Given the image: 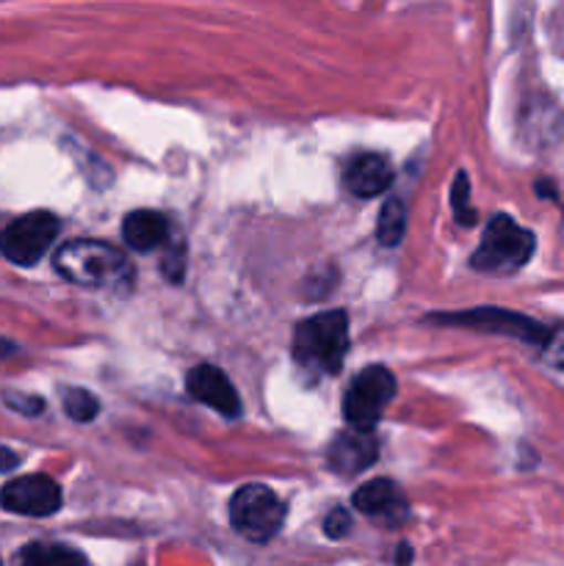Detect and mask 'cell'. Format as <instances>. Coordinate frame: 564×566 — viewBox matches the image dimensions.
Listing matches in <instances>:
<instances>
[{
  "mask_svg": "<svg viewBox=\"0 0 564 566\" xmlns=\"http://www.w3.org/2000/svg\"><path fill=\"white\" fill-rule=\"evenodd\" d=\"M348 352V315L326 310L302 321L293 332V359L310 374H337Z\"/></svg>",
  "mask_w": 564,
  "mask_h": 566,
  "instance_id": "1",
  "label": "cell"
},
{
  "mask_svg": "<svg viewBox=\"0 0 564 566\" xmlns=\"http://www.w3.org/2000/svg\"><path fill=\"white\" fill-rule=\"evenodd\" d=\"M55 271L72 285L105 287L130 274L125 254L103 241H70L55 252Z\"/></svg>",
  "mask_w": 564,
  "mask_h": 566,
  "instance_id": "2",
  "label": "cell"
},
{
  "mask_svg": "<svg viewBox=\"0 0 564 566\" xmlns=\"http://www.w3.org/2000/svg\"><path fill=\"white\" fill-rule=\"evenodd\" d=\"M534 254V235L514 224L509 216H492L484 230V241L470 258V265L481 274L503 276L523 269Z\"/></svg>",
  "mask_w": 564,
  "mask_h": 566,
  "instance_id": "3",
  "label": "cell"
},
{
  "mask_svg": "<svg viewBox=\"0 0 564 566\" xmlns=\"http://www.w3.org/2000/svg\"><path fill=\"white\" fill-rule=\"evenodd\" d=\"M230 523L243 539L269 542L285 523V503L263 484H247L232 495Z\"/></svg>",
  "mask_w": 564,
  "mask_h": 566,
  "instance_id": "4",
  "label": "cell"
},
{
  "mask_svg": "<svg viewBox=\"0 0 564 566\" xmlns=\"http://www.w3.org/2000/svg\"><path fill=\"white\" fill-rule=\"evenodd\" d=\"M396 376L385 365L363 368L354 376L343 398V418L354 431H370L396 396Z\"/></svg>",
  "mask_w": 564,
  "mask_h": 566,
  "instance_id": "5",
  "label": "cell"
},
{
  "mask_svg": "<svg viewBox=\"0 0 564 566\" xmlns=\"http://www.w3.org/2000/svg\"><path fill=\"white\" fill-rule=\"evenodd\" d=\"M59 230L61 221L53 213H48V210H33V213L20 216L6 230H0V254L9 263L22 265V269L36 265L50 249V243L55 241Z\"/></svg>",
  "mask_w": 564,
  "mask_h": 566,
  "instance_id": "6",
  "label": "cell"
},
{
  "mask_svg": "<svg viewBox=\"0 0 564 566\" xmlns=\"http://www.w3.org/2000/svg\"><path fill=\"white\" fill-rule=\"evenodd\" d=\"M0 506L22 517H50L61 509V486L50 475H22L0 490Z\"/></svg>",
  "mask_w": 564,
  "mask_h": 566,
  "instance_id": "7",
  "label": "cell"
},
{
  "mask_svg": "<svg viewBox=\"0 0 564 566\" xmlns=\"http://www.w3.org/2000/svg\"><path fill=\"white\" fill-rule=\"evenodd\" d=\"M186 390L194 401L216 409L224 418H238L241 415V398H238L236 387L227 379L224 370H219L216 365H197V368L188 370Z\"/></svg>",
  "mask_w": 564,
  "mask_h": 566,
  "instance_id": "8",
  "label": "cell"
},
{
  "mask_svg": "<svg viewBox=\"0 0 564 566\" xmlns=\"http://www.w3.org/2000/svg\"><path fill=\"white\" fill-rule=\"evenodd\" d=\"M440 321H446V324L476 326V329H492V332H501V335H514L520 337V340L540 343V346H545L547 335H551V329L540 326L536 321L506 313V310H473V313L468 315H451V318H440Z\"/></svg>",
  "mask_w": 564,
  "mask_h": 566,
  "instance_id": "9",
  "label": "cell"
},
{
  "mask_svg": "<svg viewBox=\"0 0 564 566\" xmlns=\"http://www.w3.org/2000/svg\"><path fill=\"white\" fill-rule=\"evenodd\" d=\"M354 509L387 525H398L409 517L407 495L387 479H374L370 484L359 486L354 492Z\"/></svg>",
  "mask_w": 564,
  "mask_h": 566,
  "instance_id": "10",
  "label": "cell"
},
{
  "mask_svg": "<svg viewBox=\"0 0 564 566\" xmlns=\"http://www.w3.org/2000/svg\"><path fill=\"white\" fill-rule=\"evenodd\" d=\"M330 464L341 475H357L368 470L379 457V442L370 431H341L330 446Z\"/></svg>",
  "mask_w": 564,
  "mask_h": 566,
  "instance_id": "11",
  "label": "cell"
},
{
  "mask_svg": "<svg viewBox=\"0 0 564 566\" xmlns=\"http://www.w3.org/2000/svg\"><path fill=\"white\" fill-rule=\"evenodd\" d=\"M393 182V166L376 153H363L346 166V188L354 197H376Z\"/></svg>",
  "mask_w": 564,
  "mask_h": 566,
  "instance_id": "12",
  "label": "cell"
},
{
  "mask_svg": "<svg viewBox=\"0 0 564 566\" xmlns=\"http://www.w3.org/2000/svg\"><path fill=\"white\" fill-rule=\"evenodd\" d=\"M122 235L125 243L136 252H149V249H158L160 243L169 235V224L160 213L155 210H133L125 216V224H122Z\"/></svg>",
  "mask_w": 564,
  "mask_h": 566,
  "instance_id": "13",
  "label": "cell"
},
{
  "mask_svg": "<svg viewBox=\"0 0 564 566\" xmlns=\"http://www.w3.org/2000/svg\"><path fill=\"white\" fill-rule=\"evenodd\" d=\"M20 566H86V558L64 545H28L20 553Z\"/></svg>",
  "mask_w": 564,
  "mask_h": 566,
  "instance_id": "14",
  "label": "cell"
},
{
  "mask_svg": "<svg viewBox=\"0 0 564 566\" xmlns=\"http://www.w3.org/2000/svg\"><path fill=\"white\" fill-rule=\"evenodd\" d=\"M407 230V208L401 199H387L385 208L379 210V221H376V238L382 247H398Z\"/></svg>",
  "mask_w": 564,
  "mask_h": 566,
  "instance_id": "15",
  "label": "cell"
},
{
  "mask_svg": "<svg viewBox=\"0 0 564 566\" xmlns=\"http://www.w3.org/2000/svg\"><path fill=\"white\" fill-rule=\"evenodd\" d=\"M64 412L77 423H92L100 415V401L88 390H64Z\"/></svg>",
  "mask_w": 564,
  "mask_h": 566,
  "instance_id": "16",
  "label": "cell"
},
{
  "mask_svg": "<svg viewBox=\"0 0 564 566\" xmlns=\"http://www.w3.org/2000/svg\"><path fill=\"white\" fill-rule=\"evenodd\" d=\"M451 208H453V219H457L462 227H473L476 219H479V213L470 208V182L464 171H459L457 180H453Z\"/></svg>",
  "mask_w": 564,
  "mask_h": 566,
  "instance_id": "17",
  "label": "cell"
},
{
  "mask_svg": "<svg viewBox=\"0 0 564 566\" xmlns=\"http://www.w3.org/2000/svg\"><path fill=\"white\" fill-rule=\"evenodd\" d=\"M348 531H352V514H348L343 506L332 509L324 520V534L330 536V539H343Z\"/></svg>",
  "mask_w": 564,
  "mask_h": 566,
  "instance_id": "18",
  "label": "cell"
},
{
  "mask_svg": "<svg viewBox=\"0 0 564 566\" xmlns=\"http://www.w3.org/2000/svg\"><path fill=\"white\" fill-rule=\"evenodd\" d=\"M542 348H545L547 363L564 370V326H562V329H553L551 335H547L545 346H542Z\"/></svg>",
  "mask_w": 564,
  "mask_h": 566,
  "instance_id": "19",
  "label": "cell"
},
{
  "mask_svg": "<svg viewBox=\"0 0 564 566\" xmlns=\"http://www.w3.org/2000/svg\"><path fill=\"white\" fill-rule=\"evenodd\" d=\"M6 403H9L11 409H17V412L22 415H39L44 409V401L36 396H20V392H6L3 398Z\"/></svg>",
  "mask_w": 564,
  "mask_h": 566,
  "instance_id": "20",
  "label": "cell"
},
{
  "mask_svg": "<svg viewBox=\"0 0 564 566\" xmlns=\"http://www.w3.org/2000/svg\"><path fill=\"white\" fill-rule=\"evenodd\" d=\"M17 464H20V459H17V453H11L9 448L0 446V473H9V470H14Z\"/></svg>",
  "mask_w": 564,
  "mask_h": 566,
  "instance_id": "21",
  "label": "cell"
},
{
  "mask_svg": "<svg viewBox=\"0 0 564 566\" xmlns=\"http://www.w3.org/2000/svg\"><path fill=\"white\" fill-rule=\"evenodd\" d=\"M409 562H412V547H409L407 542H401V545H398V558H396V564H398V566H409Z\"/></svg>",
  "mask_w": 564,
  "mask_h": 566,
  "instance_id": "22",
  "label": "cell"
},
{
  "mask_svg": "<svg viewBox=\"0 0 564 566\" xmlns=\"http://www.w3.org/2000/svg\"><path fill=\"white\" fill-rule=\"evenodd\" d=\"M11 352H14V346H11V343H6V340H0V357H9Z\"/></svg>",
  "mask_w": 564,
  "mask_h": 566,
  "instance_id": "23",
  "label": "cell"
}]
</instances>
